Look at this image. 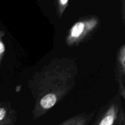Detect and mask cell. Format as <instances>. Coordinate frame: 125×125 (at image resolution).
I'll return each instance as SVG.
<instances>
[{
  "instance_id": "2",
  "label": "cell",
  "mask_w": 125,
  "mask_h": 125,
  "mask_svg": "<svg viewBox=\"0 0 125 125\" xmlns=\"http://www.w3.org/2000/svg\"><path fill=\"white\" fill-rule=\"evenodd\" d=\"M56 101L57 98L56 95L52 94H48L40 100V106L43 109L47 110L53 107Z\"/></svg>"
},
{
  "instance_id": "3",
  "label": "cell",
  "mask_w": 125,
  "mask_h": 125,
  "mask_svg": "<svg viewBox=\"0 0 125 125\" xmlns=\"http://www.w3.org/2000/svg\"><path fill=\"white\" fill-rule=\"evenodd\" d=\"M13 120L4 107H0V125H12Z\"/></svg>"
},
{
  "instance_id": "6",
  "label": "cell",
  "mask_w": 125,
  "mask_h": 125,
  "mask_svg": "<svg viewBox=\"0 0 125 125\" xmlns=\"http://www.w3.org/2000/svg\"><path fill=\"white\" fill-rule=\"evenodd\" d=\"M4 50H5L4 45V44L2 43V42L0 40V55L2 54L3 53Z\"/></svg>"
},
{
  "instance_id": "5",
  "label": "cell",
  "mask_w": 125,
  "mask_h": 125,
  "mask_svg": "<svg viewBox=\"0 0 125 125\" xmlns=\"http://www.w3.org/2000/svg\"><path fill=\"white\" fill-rule=\"evenodd\" d=\"M84 29V24L81 22L76 23L72 28L71 35L73 37H78L81 35Z\"/></svg>"
},
{
  "instance_id": "4",
  "label": "cell",
  "mask_w": 125,
  "mask_h": 125,
  "mask_svg": "<svg viewBox=\"0 0 125 125\" xmlns=\"http://www.w3.org/2000/svg\"><path fill=\"white\" fill-rule=\"evenodd\" d=\"M89 119L85 117H76L66 121L61 125H87Z\"/></svg>"
},
{
  "instance_id": "1",
  "label": "cell",
  "mask_w": 125,
  "mask_h": 125,
  "mask_svg": "<svg viewBox=\"0 0 125 125\" xmlns=\"http://www.w3.org/2000/svg\"><path fill=\"white\" fill-rule=\"evenodd\" d=\"M117 118V111L112 107L103 116L96 125H114Z\"/></svg>"
}]
</instances>
